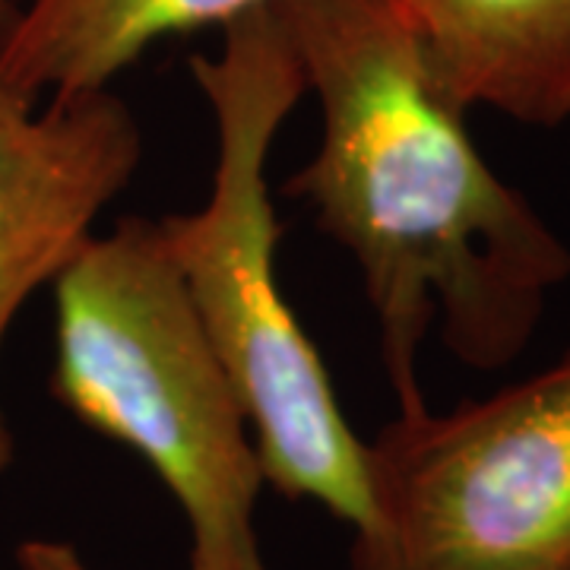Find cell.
<instances>
[{
  "instance_id": "obj_1",
  "label": "cell",
  "mask_w": 570,
  "mask_h": 570,
  "mask_svg": "<svg viewBox=\"0 0 570 570\" xmlns=\"http://www.w3.org/2000/svg\"><path fill=\"white\" fill-rule=\"evenodd\" d=\"M321 146L288 194L355 257L400 412L425 409L428 326L475 371L517 362L570 279V247L479 153L396 0H276Z\"/></svg>"
},
{
  "instance_id": "obj_2",
  "label": "cell",
  "mask_w": 570,
  "mask_h": 570,
  "mask_svg": "<svg viewBox=\"0 0 570 570\" xmlns=\"http://www.w3.org/2000/svg\"><path fill=\"white\" fill-rule=\"evenodd\" d=\"M190 70L213 108L216 171L197 213L159 219L165 247L242 400L266 485L365 532V441L346 422L324 358L276 279L283 228L266 163L279 127L307 92L276 3L225 22L219 55H194Z\"/></svg>"
},
{
  "instance_id": "obj_3",
  "label": "cell",
  "mask_w": 570,
  "mask_h": 570,
  "mask_svg": "<svg viewBox=\"0 0 570 570\" xmlns=\"http://www.w3.org/2000/svg\"><path fill=\"white\" fill-rule=\"evenodd\" d=\"M51 288V396L156 472L190 530L187 570H266L254 434L159 219L130 216L92 235Z\"/></svg>"
},
{
  "instance_id": "obj_4",
  "label": "cell",
  "mask_w": 570,
  "mask_h": 570,
  "mask_svg": "<svg viewBox=\"0 0 570 570\" xmlns=\"http://www.w3.org/2000/svg\"><path fill=\"white\" fill-rule=\"evenodd\" d=\"M365 448L352 570H570V348L489 400L400 412Z\"/></svg>"
},
{
  "instance_id": "obj_5",
  "label": "cell",
  "mask_w": 570,
  "mask_h": 570,
  "mask_svg": "<svg viewBox=\"0 0 570 570\" xmlns=\"http://www.w3.org/2000/svg\"><path fill=\"white\" fill-rule=\"evenodd\" d=\"M140 124L111 89L22 102L0 86V346L20 307L92 238L102 209L137 175ZM0 409V472L13 466Z\"/></svg>"
},
{
  "instance_id": "obj_6",
  "label": "cell",
  "mask_w": 570,
  "mask_h": 570,
  "mask_svg": "<svg viewBox=\"0 0 570 570\" xmlns=\"http://www.w3.org/2000/svg\"><path fill=\"white\" fill-rule=\"evenodd\" d=\"M450 99L510 121H570V0H396Z\"/></svg>"
},
{
  "instance_id": "obj_7",
  "label": "cell",
  "mask_w": 570,
  "mask_h": 570,
  "mask_svg": "<svg viewBox=\"0 0 570 570\" xmlns=\"http://www.w3.org/2000/svg\"><path fill=\"white\" fill-rule=\"evenodd\" d=\"M266 3L276 0H22L0 36V86L32 105L108 89L153 45Z\"/></svg>"
},
{
  "instance_id": "obj_8",
  "label": "cell",
  "mask_w": 570,
  "mask_h": 570,
  "mask_svg": "<svg viewBox=\"0 0 570 570\" xmlns=\"http://www.w3.org/2000/svg\"><path fill=\"white\" fill-rule=\"evenodd\" d=\"M17 570H92L70 542L26 539L17 549Z\"/></svg>"
},
{
  "instance_id": "obj_9",
  "label": "cell",
  "mask_w": 570,
  "mask_h": 570,
  "mask_svg": "<svg viewBox=\"0 0 570 570\" xmlns=\"http://www.w3.org/2000/svg\"><path fill=\"white\" fill-rule=\"evenodd\" d=\"M10 13H13V0H0V36H3V29H7Z\"/></svg>"
}]
</instances>
